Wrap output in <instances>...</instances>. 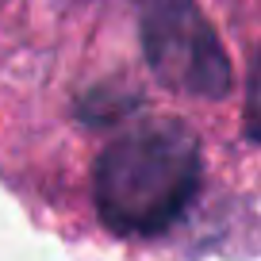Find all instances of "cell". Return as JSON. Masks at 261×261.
<instances>
[{"instance_id": "cell-2", "label": "cell", "mask_w": 261, "mask_h": 261, "mask_svg": "<svg viewBox=\"0 0 261 261\" xmlns=\"http://www.w3.org/2000/svg\"><path fill=\"white\" fill-rule=\"evenodd\" d=\"M139 31L150 73L165 89L212 104L230 96V58L196 0H142Z\"/></svg>"}, {"instance_id": "cell-1", "label": "cell", "mask_w": 261, "mask_h": 261, "mask_svg": "<svg viewBox=\"0 0 261 261\" xmlns=\"http://www.w3.org/2000/svg\"><path fill=\"white\" fill-rule=\"evenodd\" d=\"M204 180V150L185 123H146L108 142L92 169L100 223L123 238L169 230Z\"/></svg>"}]
</instances>
